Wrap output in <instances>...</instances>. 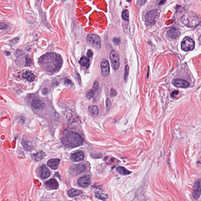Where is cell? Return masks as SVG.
Listing matches in <instances>:
<instances>
[{"label": "cell", "instance_id": "cell-5", "mask_svg": "<svg viewBox=\"0 0 201 201\" xmlns=\"http://www.w3.org/2000/svg\"><path fill=\"white\" fill-rule=\"evenodd\" d=\"M195 42L190 38L185 37L181 42V48L184 51H191L195 48Z\"/></svg>", "mask_w": 201, "mask_h": 201}, {"label": "cell", "instance_id": "cell-9", "mask_svg": "<svg viewBox=\"0 0 201 201\" xmlns=\"http://www.w3.org/2000/svg\"><path fill=\"white\" fill-rule=\"evenodd\" d=\"M193 190L192 196L195 199L199 198L201 194V179H199L197 180L194 185Z\"/></svg>", "mask_w": 201, "mask_h": 201}, {"label": "cell", "instance_id": "cell-6", "mask_svg": "<svg viewBox=\"0 0 201 201\" xmlns=\"http://www.w3.org/2000/svg\"><path fill=\"white\" fill-rule=\"evenodd\" d=\"M110 59L112 67L114 70H117L119 66V58L116 51L113 50L110 54Z\"/></svg>", "mask_w": 201, "mask_h": 201}, {"label": "cell", "instance_id": "cell-31", "mask_svg": "<svg viewBox=\"0 0 201 201\" xmlns=\"http://www.w3.org/2000/svg\"><path fill=\"white\" fill-rule=\"evenodd\" d=\"M120 39L118 37H114L113 39V42L114 44L117 45L120 43Z\"/></svg>", "mask_w": 201, "mask_h": 201}, {"label": "cell", "instance_id": "cell-41", "mask_svg": "<svg viewBox=\"0 0 201 201\" xmlns=\"http://www.w3.org/2000/svg\"><path fill=\"white\" fill-rule=\"evenodd\" d=\"M4 54H5V55H6V56H9V55H10V53L9 52L6 51V52H5Z\"/></svg>", "mask_w": 201, "mask_h": 201}, {"label": "cell", "instance_id": "cell-14", "mask_svg": "<svg viewBox=\"0 0 201 201\" xmlns=\"http://www.w3.org/2000/svg\"><path fill=\"white\" fill-rule=\"evenodd\" d=\"M45 186L48 189H56L59 187V184L55 179L52 178L45 183Z\"/></svg>", "mask_w": 201, "mask_h": 201}, {"label": "cell", "instance_id": "cell-13", "mask_svg": "<svg viewBox=\"0 0 201 201\" xmlns=\"http://www.w3.org/2000/svg\"><path fill=\"white\" fill-rule=\"evenodd\" d=\"M31 106L35 109H41L44 108V102L39 99H35L31 102Z\"/></svg>", "mask_w": 201, "mask_h": 201}, {"label": "cell", "instance_id": "cell-35", "mask_svg": "<svg viewBox=\"0 0 201 201\" xmlns=\"http://www.w3.org/2000/svg\"><path fill=\"white\" fill-rule=\"evenodd\" d=\"M99 86V83L98 82H97V81H95L93 85V89H94L95 91H96L97 90V89H98Z\"/></svg>", "mask_w": 201, "mask_h": 201}, {"label": "cell", "instance_id": "cell-10", "mask_svg": "<svg viewBox=\"0 0 201 201\" xmlns=\"http://www.w3.org/2000/svg\"><path fill=\"white\" fill-rule=\"evenodd\" d=\"M100 69L103 76H108L110 73L109 63L106 59H103L100 64Z\"/></svg>", "mask_w": 201, "mask_h": 201}, {"label": "cell", "instance_id": "cell-3", "mask_svg": "<svg viewBox=\"0 0 201 201\" xmlns=\"http://www.w3.org/2000/svg\"><path fill=\"white\" fill-rule=\"evenodd\" d=\"M181 21L183 24L189 28H194L201 22V18L196 14L189 12L185 13L182 17Z\"/></svg>", "mask_w": 201, "mask_h": 201}, {"label": "cell", "instance_id": "cell-37", "mask_svg": "<svg viewBox=\"0 0 201 201\" xmlns=\"http://www.w3.org/2000/svg\"><path fill=\"white\" fill-rule=\"evenodd\" d=\"M19 39L18 38H15L14 39H12V40L10 41V42L13 44H15L18 42L19 41Z\"/></svg>", "mask_w": 201, "mask_h": 201}, {"label": "cell", "instance_id": "cell-36", "mask_svg": "<svg viewBox=\"0 0 201 201\" xmlns=\"http://www.w3.org/2000/svg\"><path fill=\"white\" fill-rule=\"evenodd\" d=\"M7 25L5 23H3V22H1L0 24V29L1 30H3V29H5L7 28Z\"/></svg>", "mask_w": 201, "mask_h": 201}, {"label": "cell", "instance_id": "cell-39", "mask_svg": "<svg viewBox=\"0 0 201 201\" xmlns=\"http://www.w3.org/2000/svg\"><path fill=\"white\" fill-rule=\"evenodd\" d=\"M87 55L89 58H91L93 56V52L92 50H89L88 51L87 53Z\"/></svg>", "mask_w": 201, "mask_h": 201}, {"label": "cell", "instance_id": "cell-17", "mask_svg": "<svg viewBox=\"0 0 201 201\" xmlns=\"http://www.w3.org/2000/svg\"><path fill=\"white\" fill-rule=\"evenodd\" d=\"M85 155L83 152H77L72 154L70 156L71 160L74 161H79L84 159Z\"/></svg>", "mask_w": 201, "mask_h": 201}, {"label": "cell", "instance_id": "cell-25", "mask_svg": "<svg viewBox=\"0 0 201 201\" xmlns=\"http://www.w3.org/2000/svg\"><path fill=\"white\" fill-rule=\"evenodd\" d=\"M122 17L125 21H128L129 20V12L127 10H125L122 13Z\"/></svg>", "mask_w": 201, "mask_h": 201}, {"label": "cell", "instance_id": "cell-12", "mask_svg": "<svg viewBox=\"0 0 201 201\" xmlns=\"http://www.w3.org/2000/svg\"><path fill=\"white\" fill-rule=\"evenodd\" d=\"M90 183V177L89 175H86L80 178L77 182L78 185L83 187H88Z\"/></svg>", "mask_w": 201, "mask_h": 201}, {"label": "cell", "instance_id": "cell-32", "mask_svg": "<svg viewBox=\"0 0 201 201\" xmlns=\"http://www.w3.org/2000/svg\"><path fill=\"white\" fill-rule=\"evenodd\" d=\"M147 0H138L137 4L138 6H142L145 5L146 3Z\"/></svg>", "mask_w": 201, "mask_h": 201}, {"label": "cell", "instance_id": "cell-44", "mask_svg": "<svg viewBox=\"0 0 201 201\" xmlns=\"http://www.w3.org/2000/svg\"><path fill=\"white\" fill-rule=\"evenodd\" d=\"M63 0V2H64V1H66V0Z\"/></svg>", "mask_w": 201, "mask_h": 201}, {"label": "cell", "instance_id": "cell-20", "mask_svg": "<svg viewBox=\"0 0 201 201\" xmlns=\"http://www.w3.org/2000/svg\"><path fill=\"white\" fill-rule=\"evenodd\" d=\"M22 76L23 78L26 79L27 81L30 82L33 81L35 79V76L34 74L30 72H25L22 74Z\"/></svg>", "mask_w": 201, "mask_h": 201}, {"label": "cell", "instance_id": "cell-42", "mask_svg": "<svg viewBox=\"0 0 201 201\" xmlns=\"http://www.w3.org/2000/svg\"><path fill=\"white\" fill-rule=\"evenodd\" d=\"M165 2V1H164V0H162V1H161L159 3V5H162V4H164V3Z\"/></svg>", "mask_w": 201, "mask_h": 201}, {"label": "cell", "instance_id": "cell-4", "mask_svg": "<svg viewBox=\"0 0 201 201\" xmlns=\"http://www.w3.org/2000/svg\"><path fill=\"white\" fill-rule=\"evenodd\" d=\"M86 41L93 47L99 49L101 47V40L100 37L94 34H89L86 38Z\"/></svg>", "mask_w": 201, "mask_h": 201}, {"label": "cell", "instance_id": "cell-33", "mask_svg": "<svg viewBox=\"0 0 201 201\" xmlns=\"http://www.w3.org/2000/svg\"><path fill=\"white\" fill-rule=\"evenodd\" d=\"M64 84L67 86H72V83L70 80L66 79L64 81Z\"/></svg>", "mask_w": 201, "mask_h": 201}, {"label": "cell", "instance_id": "cell-11", "mask_svg": "<svg viewBox=\"0 0 201 201\" xmlns=\"http://www.w3.org/2000/svg\"><path fill=\"white\" fill-rule=\"evenodd\" d=\"M172 84L176 87L187 88L189 86V83L187 81L180 79H176L172 81Z\"/></svg>", "mask_w": 201, "mask_h": 201}, {"label": "cell", "instance_id": "cell-24", "mask_svg": "<svg viewBox=\"0 0 201 201\" xmlns=\"http://www.w3.org/2000/svg\"><path fill=\"white\" fill-rule=\"evenodd\" d=\"M82 193V191L81 190L71 189L68 192V195L70 197H75L81 195Z\"/></svg>", "mask_w": 201, "mask_h": 201}, {"label": "cell", "instance_id": "cell-1", "mask_svg": "<svg viewBox=\"0 0 201 201\" xmlns=\"http://www.w3.org/2000/svg\"><path fill=\"white\" fill-rule=\"evenodd\" d=\"M39 63L44 70L48 72L58 71L62 66L63 59L59 54L50 53L42 55L39 60Z\"/></svg>", "mask_w": 201, "mask_h": 201}, {"label": "cell", "instance_id": "cell-16", "mask_svg": "<svg viewBox=\"0 0 201 201\" xmlns=\"http://www.w3.org/2000/svg\"><path fill=\"white\" fill-rule=\"evenodd\" d=\"M40 171L41 172V178L42 179H46L50 177V172L47 166L43 165L40 167Z\"/></svg>", "mask_w": 201, "mask_h": 201}, {"label": "cell", "instance_id": "cell-29", "mask_svg": "<svg viewBox=\"0 0 201 201\" xmlns=\"http://www.w3.org/2000/svg\"><path fill=\"white\" fill-rule=\"evenodd\" d=\"M26 66H30L32 63V60L28 55H27L26 57Z\"/></svg>", "mask_w": 201, "mask_h": 201}, {"label": "cell", "instance_id": "cell-43", "mask_svg": "<svg viewBox=\"0 0 201 201\" xmlns=\"http://www.w3.org/2000/svg\"><path fill=\"white\" fill-rule=\"evenodd\" d=\"M127 0V2H130V1H131V0Z\"/></svg>", "mask_w": 201, "mask_h": 201}, {"label": "cell", "instance_id": "cell-19", "mask_svg": "<svg viewBox=\"0 0 201 201\" xmlns=\"http://www.w3.org/2000/svg\"><path fill=\"white\" fill-rule=\"evenodd\" d=\"M79 63L81 66L88 69L90 66L89 59L85 56L82 57L79 61Z\"/></svg>", "mask_w": 201, "mask_h": 201}, {"label": "cell", "instance_id": "cell-21", "mask_svg": "<svg viewBox=\"0 0 201 201\" xmlns=\"http://www.w3.org/2000/svg\"><path fill=\"white\" fill-rule=\"evenodd\" d=\"M45 156V153L44 152L41 151L38 153L32 155V157L34 161H39L42 159Z\"/></svg>", "mask_w": 201, "mask_h": 201}, {"label": "cell", "instance_id": "cell-7", "mask_svg": "<svg viewBox=\"0 0 201 201\" xmlns=\"http://www.w3.org/2000/svg\"><path fill=\"white\" fill-rule=\"evenodd\" d=\"M86 170V167L82 164L74 165L71 166L70 169V173L73 175H77L83 173Z\"/></svg>", "mask_w": 201, "mask_h": 201}, {"label": "cell", "instance_id": "cell-40", "mask_svg": "<svg viewBox=\"0 0 201 201\" xmlns=\"http://www.w3.org/2000/svg\"><path fill=\"white\" fill-rule=\"evenodd\" d=\"M178 94H179V92L178 91H174L171 93V96L172 97H175Z\"/></svg>", "mask_w": 201, "mask_h": 201}, {"label": "cell", "instance_id": "cell-38", "mask_svg": "<svg viewBox=\"0 0 201 201\" xmlns=\"http://www.w3.org/2000/svg\"><path fill=\"white\" fill-rule=\"evenodd\" d=\"M41 92L43 95H47L48 93V90L47 88H44L42 90Z\"/></svg>", "mask_w": 201, "mask_h": 201}, {"label": "cell", "instance_id": "cell-28", "mask_svg": "<svg viewBox=\"0 0 201 201\" xmlns=\"http://www.w3.org/2000/svg\"><path fill=\"white\" fill-rule=\"evenodd\" d=\"M95 196L97 198L101 200L105 199L107 198L108 197V196L105 195L104 194H100L99 193H97L95 194Z\"/></svg>", "mask_w": 201, "mask_h": 201}, {"label": "cell", "instance_id": "cell-30", "mask_svg": "<svg viewBox=\"0 0 201 201\" xmlns=\"http://www.w3.org/2000/svg\"><path fill=\"white\" fill-rule=\"evenodd\" d=\"M117 94L116 90L113 88L111 89L110 92V96L111 97H114L116 96Z\"/></svg>", "mask_w": 201, "mask_h": 201}, {"label": "cell", "instance_id": "cell-18", "mask_svg": "<svg viewBox=\"0 0 201 201\" xmlns=\"http://www.w3.org/2000/svg\"><path fill=\"white\" fill-rule=\"evenodd\" d=\"M60 159L58 158L51 159L48 161L47 165L49 167L53 170L58 169Z\"/></svg>", "mask_w": 201, "mask_h": 201}, {"label": "cell", "instance_id": "cell-15", "mask_svg": "<svg viewBox=\"0 0 201 201\" xmlns=\"http://www.w3.org/2000/svg\"><path fill=\"white\" fill-rule=\"evenodd\" d=\"M180 31L178 28L173 27L169 29L167 33V37L170 39H176L180 35Z\"/></svg>", "mask_w": 201, "mask_h": 201}, {"label": "cell", "instance_id": "cell-34", "mask_svg": "<svg viewBox=\"0 0 201 201\" xmlns=\"http://www.w3.org/2000/svg\"><path fill=\"white\" fill-rule=\"evenodd\" d=\"M106 108H109L112 105V103H111V100H110L109 98H107L106 100Z\"/></svg>", "mask_w": 201, "mask_h": 201}, {"label": "cell", "instance_id": "cell-2", "mask_svg": "<svg viewBox=\"0 0 201 201\" xmlns=\"http://www.w3.org/2000/svg\"><path fill=\"white\" fill-rule=\"evenodd\" d=\"M61 142L65 147L74 148L82 145L83 139L77 133L72 131H66L61 139Z\"/></svg>", "mask_w": 201, "mask_h": 201}, {"label": "cell", "instance_id": "cell-22", "mask_svg": "<svg viewBox=\"0 0 201 201\" xmlns=\"http://www.w3.org/2000/svg\"><path fill=\"white\" fill-rule=\"evenodd\" d=\"M89 111L90 113L94 116H96L99 113V109L98 107L96 105H92L89 108Z\"/></svg>", "mask_w": 201, "mask_h": 201}, {"label": "cell", "instance_id": "cell-8", "mask_svg": "<svg viewBox=\"0 0 201 201\" xmlns=\"http://www.w3.org/2000/svg\"><path fill=\"white\" fill-rule=\"evenodd\" d=\"M158 11L156 10H151L146 14L145 19L147 24L153 25L156 22L155 19L157 17Z\"/></svg>", "mask_w": 201, "mask_h": 201}, {"label": "cell", "instance_id": "cell-23", "mask_svg": "<svg viewBox=\"0 0 201 201\" xmlns=\"http://www.w3.org/2000/svg\"><path fill=\"white\" fill-rule=\"evenodd\" d=\"M116 170L119 173L122 175H130L131 172L129 170H127L125 167H123L119 166L117 167L116 169Z\"/></svg>", "mask_w": 201, "mask_h": 201}, {"label": "cell", "instance_id": "cell-27", "mask_svg": "<svg viewBox=\"0 0 201 201\" xmlns=\"http://www.w3.org/2000/svg\"><path fill=\"white\" fill-rule=\"evenodd\" d=\"M129 66L128 65H126L125 67V72H124V79L125 81H127L128 77V74H129Z\"/></svg>", "mask_w": 201, "mask_h": 201}, {"label": "cell", "instance_id": "cell-26", "mask_svg": "<svg viewBox=\"0 0 201 201\" xmlns=\"http://www.w3.org/2000/svg\"><path fill=\"white\" fill-rule=\"evenodd\" d=\"M95 91L93 89L90 90H89L87 92L86 95V98L89 100H90V99L92 98L95 95Z\"/></svg>", "mask_w": 201, "mask_h": 201}]
</instances>
